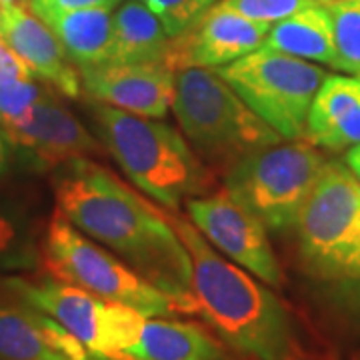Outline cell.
I'll list each match as a JSON object with an SVG mask.
<instances>
[{
	"mask_svg": "<svg viewBox=\"0 0 360 360\" xmlns=\"http://www.w3.org/2000/svg\"><path fill=\"white\" fill-rule=\"evenodd\" d=\"M160 20L170 39L184 34L205 16L217 0H141Z\"/></svg>",
	"mask_w": 360,
	"mask_h": 360,
	"instance_id": "cell-23",
	"label": "cell"
},
{
	"mask_svg": "<svg viewBox=\"0 0 360 360\" xmlns=\"http://www.w3.org/2000/svg\"><path fill=\"white\" fill-rule=\"evenodd\" d=\"M78 72L82 90L94 103L148 118H165L172 108L174 70L165 63H104Z\"/></svg>",
	"mask_w": 360,
	"mask_h": 360,
	"instance_id": "cell-13",
	"label": "cell"
},
{
	"mask_svg": "<svg viewBox=\"0 0 360 360\" xmlns=\"http://www.w3.org/2000/svg\"><path fill=\"white\" fill-rule=\"evenodd\" d=\"M122 0H30L28 6L37 16L65 11H82V8H104L112 11Z\"/></svg>",
	"mask_w": 360,
	"mask_h": 360,
	"instance_id": "cell-26",
	"label": "cell"
},
{
	"mask_svg": "<svg viewBox=\"0 0 360 360\" xmlns=\"http://www.w3.org/2000/svg\"><path fill=\"white\" fill-rule=\"evenodd\" d=\"M214 70L283 141L304 136L310 104L326 78L310 60L264 49Z\"/></svg>",
	"mask_w": 360,
	"mask_h": 360,
	"instance_id": "cell-8",
	"label": "cell"
},
{
	"mask_svg": "<svg viewBox=\"0 0 360 360\" xmlns=\"http://www.w3.org/2000/svg\"><path fill=\"white\" fill-rule=\"evenodd\" d=\"M32 77L34 75L30 72V68L0 40V84L2 82H13V80H25V78Z\"/></svg>",
	"mask_w": 360,
	"mask_h": 360,
	"instance_id": "cell-28",
	"label": "cell"
},
{
	"mask_svg": "<svg viewBox=\"0 0 360 360\" xmlns=\"http://www.w3.org/2000/svg\"><path fill=\"white\" fill-rule=\"evenodd\" d=\"M336 283H340L345 288H348L350 295L354 296L360 304V222L356 236H354V243H352V248H350V255H348L345 269H342Z\"/></svg>",
	"mask_w": 360,
	"mask_h": 360,
	"instance_id": "cell-27",
	"label": "cell"
},
{
	"mask_svg": "<svg viewBox=\"0 0 360 360\" xmlns=\"http://www.w3.org/2000/svg\"><path fill=\"white\" fill-rule=\"evenodd\" d=\"M270 26L250 20L219 2L191 30L170 39L165 65L174 72L191 66L220 68L231 65L260 49Z\"/></svg>",
	"mask_w": 360,
	"mask_h": 360,
	"instance_id": "cell-12",
	"label": "cell"
},
{
	"mask_svg": "<svg viewBox=\"0 0 360 360\" xmlns=\"http://www.w3.org/2000/svg\"><path fill=\"white\" fill-rule=\"evenodd\" d=\"M172 110L196 153L226 170L243 156L283 141L214 68L176 70Z\"/></svg>",
	"mask_w": 360,
	"mask_h": 360,
	"instance_id": "cell-4",
	"label": "cell"
},
{
	"mask_svg": "<svg viewBox=\"0 0 360 360\" xmlns=\"http://www.w3.org/2000/svg\"><path fill=\"white\" fill-rule=\"evenodd\" d=\"M44 229L39 194L22 186L0 188V270L37 269Z\"/></svg>",
	"mask_w": 360,
	"mask_h": 360,
	"instance_id": "cell-17",
	"label": "cell"
},
{
	"mask_svg": "<svg viewBox=\"0 0 360 360\" xmlns=\"http://www.w3.org/2000/svg\"><path fill=\"white\" fill-rule=\"evenodd\" d=\"M40 266L56 281L75 284L104 300L127 304L148 319L186 314L174 296L148 283L108 248L96 245L58 210H54L42 234Z\"/></svg>",
	"mask_w": 360,
	"mask_h": 360,
	"instance_id": "cell-5",
	"label": "cell"
},
{
	"mask_svg": "<svg viewBox=\"0 0 360 360\" xmlns=\"http://www.w3.org/2000/svg\"><path fill=\"white\" fill-rule=\"evenodd\" d=\"M56 210L82 234L101 243L148 283L196 314L193 260L170 214L158 210L89 156L60 165L54 180Z\"/></svg>",
	"mask_w": 360,
	"mask_h": 360,
	"instance_id": "cell-1",
	"label": "cell"
},
{
	"mask_svg": "<svg viewBox=\"0 0 360 360\" xmlns=\"http://www.w3.org/2000/svg\"><path fill=\"white\" fill-rule=\"evenodd\" d=\"M51 84H39L32 78L13 80L0 84V130L22 122L34 104L44 96Z\"/></svg>",
	"mask_w": 360,
	"mask_h": 360,
	"instance_id": "cell-24",
	"label": "cell"
},
{
	"mask_svg": "<svg viewBox=\"0 0 360 360\" xmlns=\"http://www.w3.org/2000/svg\"><path fill=\"white\" fill-rule=\"evenodd\" d=\"M260 49L336 68L335 28L326 4L314 0L298 13L274 22Z\"/></svg>",
	"mask_w": 360,
	"mask_h": 360,
	"instance_id": "cell-19",
	"label": "cell"
},
{
	"mask_svg": "<svg viewBox=\"0 0 360 360\" xmlns=\"http://www.w3.org/2000/svg\"><path fill=\"white\" fill-rule=\"evenodd\" d=\"M170 214L193 260V296L217 335L252 360H296L298 338L283 300L206 240L193 222Z\"/></svg>",
	"mask_w": 360,
	"mask_h": 360,
	"instance_id": "cell-2",
	"label": "cell"
},
{
	"mask_svg": "<svg viewBox=\"0 0 360 360\" xmlns=\"http://www.w3.org/2000/svg\"><path fill=\"white\" fill-rule=\"evenodd\" d=\"M90 115L98 139L122 172L170 212L210 188L212 174L188 146L186 136L160 118L130 115L103 103H94Z\"/></svg>",
	"mask_w": 360,
	"mask_h": 360,
	"instance_id": "cell-3",
	"label": "cell"
},
{
	"mask_svg": "<svg viewBox=\"0 0 360 360\" xmlns=\"http://www.w3.org/2000/svg\"><path fill=\"white\" fill-rule=\"evenodd\" d=\"M110 360H229L219 342L193 322L146 319L139 338Z\"/></svg>",
	"mask_w": 360,
	"mask_h": 360,
	"instance_id": "cell-18",
	"label": "cell"
},
{
	"mask_svg": "<svg viewBox=\"0 0 360 360\" xmlns=\"http://www.w3.org/2000/svg\"><path fill=\"white\" fill-rule=\"evenodd\" d=\"M63 44L66 56L78 68L110 63L112 54V14L104 8H82L39 16Z\"/></svg>",
	"mask_w": 360,
	"mask_h": 360,
	"instance_id": "cell-20",
	"label": "cell"
},
{
	"mask_svg": "<svg viewBox=\"0 0 360 360\" xmlns=\"http://www.w3.org/2000/svg\"><path fill=\"white\" fill-rule=\"evenodd\" d=\"M0 288L11 300L49 314L78 338L94 360H110L129 348L139 335L144 316L139 310L86 292L75 284L46 278L4 276Z\"/></svg>",
	"mask_w": 360,
	"mask_h": 360,
	"instance_id": "cell-7",
	"label": "cell"
},
{
	"mask_svg": "<svg viewBox=\"0 0 360 360\" xmlns=\"http://www.w3.org/2000/svg\"><path fill=\"white\" fill-rule=\"evenodd\" d=\"M304 139L328 150L360 144V77L326 75L310 104Z\"/></svg>",
	"mask_w": 360,
	"mask_h": 360,
	"instance_id": "cell-16",
	"label": "cell"
},
{
	"mask_svg": "<svg viewBox=\"0 0 360 360\" xmlns=\"http://www.w3.org/2000/svg\"><path fill=\"white\" fill-rule=\"evenodd\" d=\"M13 144L4 136V132L0 130V179L11 170L13 165Z\"/></svg>",
	"mask_w": 360,
	"mask_h": 360,
	"instance_id": "cell-29",
	"label": "cell"
},
{
	"mask_svg": "<svg viewBox=\"0 0 360 360\" xmlns=\"http://www.w3.org/2000/svg\"><path fill=\"white\" fill-rule=\"evenodd\" d=\"M326 160L314 144L276 142L243 156L226 170V191L269 231L292 229Z\"/></svg>",
	"mask_w": 360,
	"mask_h": 360,
	"instance_id": "cell-6",
	"label": "cell"
},
{
	"mask_svg": "<svg viewBox=\"0 0 360 360\" xmlns=\"http://www.w3.org/2000/svg\"><path fill=\"white\" fill-rule=\"evenodd\" d=\"M333 16L336 70L360 77V0H322Z\"/></svg>",
	"mask_w": 360,
	"mask_h": 360,
	"instance_id": "cell-22",
	"label": "cell"
},
{
	"mask_svg": "<svg viewBox=\"0 0 360 360\" xmlns=\"http://www.w3.org/2000/svg\"><path fill=\"white\" fill-rule=\"evenodd\" d=\"M312 2L314 0H220V4H224L234 13L266 25H274Z\"/></svg>",
	"mask_w": 360,
	"mask_h": 360,
	"instance_id": "cell-25",
	"label": "cell"
},
{
	"mask_svg": "<svg viewBox=\"0 0 360 360\" xmlns=\"http://www.w3.org/2000/svg\"><path fill=\"white\" fill-rule=\"evenodd\" d=\"M112 54L110 63L116 65H142L165 63L170 37L160 20L141 0H127L112 14Z\"/></svg>",
	"mask_w": 360,
	"mask_h": 360,
	"instance_id": "cell-21",
	"label": "cell"
},
{
	"mask_svg": "<svg viewBox=\"0 0 360 360\" xmlns=\"http://www.w3.org/2000/svg\"><path fill=\"white\" fill-rule=\"evenodd\" d=\"M191 222L210 245L269 286H283V269L270 246L266 226L226 188L205 198H188Z\"/></svg>",
	"mask_w": 360,
	"mask_h": 360,
	"instance_id": "cell-10",
	"label": "cell"
},
{
	"mask_svg": "<svg viewBox=\"0 0 360 360\" xmlns=\"http://www.w3.org/2000/svg\"><path fill=\"white\" fill-rule=\"evenodd\" d=\"M345 162H347V167L350 168V172H352L360 182V144L352 146V148L348 150L347 156H345Z\"/></svg>",
	"mask_w": 360,
	"mask_h": 360,
	"instance_id": "cell-30",
	"label": "cell"
},
{
	"mask_svg": "<svg viewBox=\"0 0 360 360\" xmlns=\"http://www.w3.org/2000/svg\"><path fill=\"white\" fill-rule=\"evenodd\" d=\"M359 222V179L347 165L326 162L295 224L304 264L321 278L338 281Z\"/></svg>",
	"mask_w": 360,
	"mask_h": 360,
	"instance_id": "cell-9",
	"label": "cell"
},
{
	"mask_svg": "<svg viewBox=\"0 0 360 360\" xmlns=\"http://www.w3.org/2000/svg\"><path fill=\"white\" fill-rule=\"evenodd\" d=\"M0 360H94L49 314L22 302H0Z\"/></svg>",
	"mask_w": 360,
	"mask_h": 360,
	"instance_id": "cell-15",
	"label": "cell"
},
{
	"mask_svg": "<svg viewBox=\"0 0 360 360\" xmlns=\"http://www.w3.org/2000/svg\"><path fill=\"white\" fill-rule=\"evenodd\" d=\"M26 2L30 0H0V4H22V6H26Z\"/></svg>",
	"mask_w": 360,
	"mask_h": 360,
	"instance_id": "cell-31",
	"label": "cell"
},
{
	"mask_svg": "<svg viewBox=\"0 0 360 360\" xmlns=\"http://www.w3.org/2000/svg\"><path fill=\"white\" fill-rule=\"evenodd\" d=\"M0 40L25 63L30 72L68 98L82 92L80 72L66 56L49 25L22 4H0Z\"/></svg>",
	"mask_w": 360,
	"mask_h": 360,
	"instance_id": "cell-14",
	"label": "cell"
},
{
	"mask_svg": "<svg viewBox=\"0 0 360 360\" xmlns=\"http://www.w3.org/2000/svg\"><path fill=\"white\" fill-rule=\"evenodd\" d=\"M56 89H49L22 122L4 129V136L25 162L37 170L58 168L72 158L98 153L101 144L70 112Z\"/></svg>",
	"mask_w": 360,
	"mask_h": 360,
	"instance_id": "cell-11",
	"label": "cell"
}]
</instances>
